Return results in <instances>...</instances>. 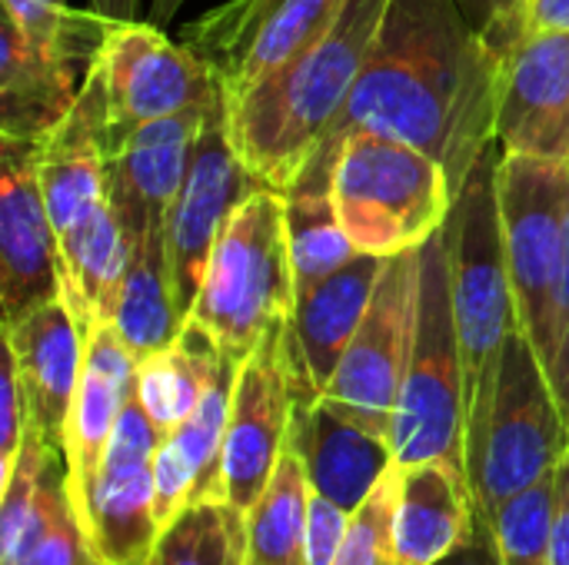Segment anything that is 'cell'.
I'll list each match as a JSON object with an SVG mask.
<instances>
[{"instance_id": "obj_1", "label": "cell", "mask_w": 569, "mask_h": 565, "mask_svg": "<svg viewBox=\"0 0 569 565\" xmlns=\"http://www.w3.org/2000/svg\"><path fill=\"white\" fill-rule=\"evenodd\" d=\"M503 80L507 60L470 27L457 0H390L347 103L287 193H330L340 150L360 130L437 157L460 193L497 143Z\"/></svg>"}, {"instance_id": "obj_2", "label": "cell", "mask_w": 569, "mask_h": 565, "mask_svg": "<svg viewBox=\"0 0 569 565\" xmlns=\"http://www.w3.org/2000/svg\"><path fill=\"white\" fill-rule=\"evenodd\" d=\"M390 0H347L337 23L293 63L227 103L230 140L243 167L287 193L320 133L347 103Z\"/></svg>"}, {"instance_id": "obj_3", "label": "cell", "mask_w": 569, "mask_h": 565, "mask_svg": "<svg viewBox=\"0 0 569 565\" xmlns=\"http://www.w3.org/2000/svg\"><path fill=\"white\" fill-rule=\"evenodd\" d=\"M297 310V276L287 240V196L253 190L220 230L200 293L183 326L200 330L223 356L243 363L267 333Z\"/></svg>"}, {"instance_id": "obj_4", "label": "cell", "mask_w": 569, "mask_h": 565, "mask_svg": "<svg viewBox=\"0 0 569 565\" xmlns=\"http://www.w3.org/2000/svg\"><path fill=\"white\" fill-rule=\"evenodd\" d=\"M497 143L473 167L467 183L460 186L447 233L450 256V293L457 336L463 353V393H467V426L483 413L503 346L517 320V300L507 266L503 223H500V196H497Z\"/></svg>"}, {"instance_id": "obj_5", "label": "cell", "mask_w": 569, "mask_h": 565, "mask_svg": "<svg viewBox=\"0 0 569 565\" xmlns=\"http://www.w3.org/2000/svg\"><path fill=\"white\" fill-rule=\"evenodd\" d=\"M390 450L397 466L450 463L467 473L463 353L453 316L443 230L420 246L413 340L390 420Z\"/></svg>"}, {"instance_id": "obj_6", "label": "cell", "mask_w": 569, "mask_h": 565, "mask_svg": "<svg viewBox=\"0 0 569 565\" xmlns=\"http://www.w3.org/2000/svg\"><path fill=\"white\" fill-rule=\"evenodd\" d=\"M330 193L357 253L380 260L433 240L457 200V186L437 157L370 130L343 143Z\"/></svg>"}, {"instance_id": "obj_7", "label": "cell", "mask_w": 569, "mask_h": 565, "mask_svg": "<svg viewBox=\"0 0 569 565\" xmlns=\"http://www.w3.org/2000/svg\"><path fill=\"white\" fill-rule=\"evenodd\" d=\"M569 450V426L547 366L523 330H513L490 400L467 426V483L477 516H490L520 490L550 476Z\"/></svg>"}, {"instance_id": "obj_8", "label": "cell", "mask_w": 569, "mask_h": 565, "mask_svg": "<svg viewBox=\"0 0 569 565\" xmlns=\"http://www.w3.org/2000/svg\"><path fill=\"white\" fill-rule=\"evenodd\" d=\"M497 196L517 320L550 370L569 230V163L500 153Z\"/></svg>"}, {"instance_id": "obj_9", "label": "cell", "mask_w": 569, "mask_h": 565, "mask_svg": "<svg viewBox=\"0 0 569 565\" xmlns=\"http://www.w3.org/2000/svg\"><path fill=\"white\" fill-rule=\"evenodd\" d=\"M420 250L390 256L373 286L370 306L343 350L320 403L390 443V420L407 373L417 316Z\"/></svg>"}, {"instance_id": "obj_10", "label": "cell", "mask_w": 569, "mask_h": 565, "mask_svg": "<svg viewBox=\"0 0 569 565\" xmlns=\"http://www.w3.org/2000/svg\"><path fill=\"white\" fill-rule=\"evenodd\" d=\"M107 93V147L140 123L203 110L223 97L217 70L187 43H173L157 23H113L93 60Z\"/></svg>"}, {"instance_id": "obj_11", "label": "cell", "mask_w": 569, "mask_h": 565, "mask_svg": "<svg viewBox=\"0 0 569 565\" xmlns=\"http://www.w3.org/2000/svg\"><path fill=\"white\" fill-rule=\"evenodd\" d=\"M260 186L263 183L237 157V147L230 140L227 97H220L203 117L187 176L167 216L170 283H173V303L183 323L200 293L220 230L227 226L230 213Z\"/></svg>"}, {"instance_id": "obj_12", "label": "cell", "mask_w": 569, "mask_h": 565, "mask_svg": "<svg viewBox=\"0 0 569 565\" xmlns=\"http://www.w3.org/2000/svg\"><path fill=\"white\" fill-rule=\"evenodd\" d=\"M293 403V346L287 323L267 333L237 370L220 466L223 503L247 513L260 500L287 450Z\"/></svg>"}, {"instance_id": "obj_13", "label": "cell", "mask_w": 569, "mask_h": 565, "mask_svg": "<svg viewBox=\"0 0 569 565\" xmlns=\"http://www.w3.org/2000/svg\"><path fill=\"white\" fill-rule=\"evenodd\" d=\"M160 433L137 393L120 413L103 463L77 506L87 543L100 565H150L160 526L153 513V456Z\"/></svg>"}, {"instance_id": "obj_14", "label": "cell", "mask_w": 569, "mask_h": 565, "mask_svg": "<svg viewBox=\"0 0 569 565\" xmlns=\"http://www.w3.org/2000/svg\"><path fill=\"white\" fill-rule=\"evenodd\" d=\"M67 270L40 190V140L0 137V310L3 326L63 300Z\"/></svg>"}, {"instance_id": "obj_15", "label": "cell", "mask_w": 569, "mask_h": 565, "mask_svg": "<svg viewBox=\"0 0 569 565\" xmlns=\"http://www.w3.org/2000/svg\"><path fill=\"white\" fill-rule=\"evenodd\" d=\"M210 107L140 123L107 147V196L130 246L153 223L167 226Z\"/></svg>"}, {"instance_id": "obj_16", "label": "cell", "mask_w": 569, "mask_h": 565, "mask_svg": "<svg viewBox=\"0 0 569 565\" xmlns=\"http://www.w3.org/2000/svg\"><path fill=\"white\" fill-rule=\"evenodd\" d=\"M500 153L569 163V33H527L507 63Z\"/></svg>"}, {"instance_id": "obj_17", "label": "cell", "mask_w": 569, "mask_h": 565, "mask_svg": "<svg viewBox=\"0 0 569 565\" xmlns=\"http://www.w3.org/2000/svg\"><path fill=\"white\" fill-rule=\"evenodd\" d=\"M3 346L13 356L27 423L63 453L67 420L83 366V330L63 300H50L17 323L3 326Z\"/></svg>"}, {"instance_id": "obj_18", "label": "cell", "mask_w": 569, "mask_h": 565, "mask_svg": "<svg viewBox=\"0 0 569 565\" xmlns=\"http://www.w3.org/2000/svg\"><path fill=\"white\" fill-rule=\"evenodd\" d=\"M137 393V360L113 323H100L83 340V366L67 420V486L73 509L87 496L123 406Z\"/></svg>"}, {"instance_id": "obj_19", "label": "cell", "mask_w": 569, "mask_h": 565, "mask_svg": "<svg viewBox=\"0 0 569 565\" xmlns=\"http://www.w3.org/2000/svg\"><path fill=\"white\" fill-rule=\"evenodd\" d=\"M287 446L300 456L310 490L347 513H357L393 466V450L383 436L343 420L320 396L293 403Z\"/></svg>"}, {"instance_id": "obj_20", "label": "cell", "mask_w": 569, "mask_h": 565, "mask_svg": "<svg viewBox=\"0 0 569 565\" xmlns=\"http://www.w3.org/2000/svg\"><path fill=\"white\" fill-rule=\"evenodd\" d=\"M477 503L467 473L450 463L397 466L393 549L403 565H433L470 539Z\"/></svg>"}, {"instance_id": "obj_21", "label": "cell", "mask_w": 569, "mask_h": 565, "mask_svg": "<svg viewBox=\"0 0 569 565\" xmlns=\"http://www.w3.org/2000/svg\"><path fill=\"white\" fill-rule=\"evenodd\" d=\"M87 70L0 20V137L43 140L77 103Z\"/></svg>"}, {"instance_id": "obj_22", "label": "cell", "mask_w": 569, "mask_h": 565, "mask_svg": "<svg viewBox=\"0 0 569 565\" xmlns=\"http://www.w3.org/2000/svg\"><path fill=\"white\" fill-rule=\"evenodd\" d=\"M383 263L387 260L380 256L360 253L357 260H350L347 266H340L333 276H327L323 283H317L310 293L297 300L290 320L297 340V370H300V383L317 396L323 393L343 350L350 346L370 306Z\"/></svg>"}, {"instance_id": "obj_23", "label": "cell", "mask_w": 569, "mask_h": 565, "mask_svg": "<svg viewBox=\"0 0 569 565\" xmlns=\"http://www.w3.org/2000/svg\"><path fill=\"white\" fill-rule=\"evenodd\" d=\"M113 326L137 363L167 350L183 333V316L177 313L173 303L163 223H153L143 233V240L130 246L127 280H123Z\"/></svg>"}, {"instance_id": "obj_24", "label": "cell", "mask_w": 569, "mask_h": 565, "mask_svg": "<svg viewBox=\"0 0 569 565\" xmlns=\"http://www.w3.org/2000/svg\"><path fill=\"white\" fill-rule=\"evenodd\" d=\"M223 353L193 326H183L180 340L137 363V400L160 440L173 433L203 400Z\"/></svg>"}, {"instance_id": "obj_25", "label": "cell", "mask_w": 569, "mask_h": 565, "mask_svg": "<svg viewBox=\"0 0 569 565\" xmlns=\"http://www.w3.org/2000/svg\"><path fill=\"white\" fill-rule=\"evenodd\" d=\"M343 7L347 0H280L260 23L240 60L220 77L227 103L247 97L253 87L307 53L337 23Z\"/></svg>"}, {"instance_id": "obj_26", "label": "cell", "mask_w": 569, "mask_h": 565, "mask_svg": "<svg viewBox=\"0 0 569 565\" xmlns=\"http://www.w3.org/2000/svg\"><path fill=\"white\" fill-rule=\"evenodd\" d=\"M307 509L310 483L300 456L287 446L273 480L247 509V565H307Z\"/></svg>"}, {"instance_id": "obj_27", "label": "cell", "mask_w": 569, "mask_h": 565, "mask_svg": "<svg viewBox=\"0 0 569 565\" xmlns=\"http://www.w3.org/2000/svg\"><path fill=\"white\" fill-rule=\"evenodd\" d=\"M0 565H100L70 500L63 453H50L20 546Z\"/></svg>"}, {"instance_id": "obj_28", "label": "cell", "mask_w": 569, "mask_h": 565, "mask_svg": "<svg viewBox=\"0 0 569 565\" xmlns=\"http://www.w3.org/2000/svg\"><path fill=\"white\" fill-rule=\"evenodd\" d=\"M247 513L223 503H190L157 539L153 565H247Z\"/></svg>"}, {"instance_id": "obj_29", "label": "cell", "mask_w": 569, "mask_h": 565, "mask_svg": "<svg viewBox=\"0 0 569 565\" xmlns=\"http://www.w3.org/2000/svg\"><path fill=\"white\" fill-rule=\"evenodd\" d=\"M287 240L297 300L360 256L340 226L333 193H287Z\"/></svg>"}, {"instance_id": "obj_30", "label": "cell", "mask_w": 569, "mask_h": 565, "mask_svg": "<svg viewBox=\"0 0 569 565\" xmlns=\"http://www.w3.org/2000/svg\"><path fill=\"white\" fill-rule=\"evenodd\" d=\"M0 7L30 40L57 50L83 70L93 67L113 27V20L100 17L93 7L73 10L67 0H0Z\"/></svg>"}, {"instance_id": "obj_31", "label": "cell", "mask_w": 569, "mask_h": 565, "mask_svg": "<svg viewBox=\"0 0 569 565\" xmlns=\"http://www.w3.org/2000/svg\"><path fill=\"white\" fill-rule=\"evenodd\" d=\"M503 565H550L553 556V473L510 496L490 516Z\"/></svg>"}, {"instance_id": "obj_32", "label": "cell", "mask_w": 569, "mask_h": 565, "mask_svg": "<svg viewBox=\"0 0 569 565\" xmlns=\"http://www.w3.org/2000/svg\"><path fill=\"white\" fill-rule=\"evenodd\" d=\"M277 3L280 0H227L210 7L183 30V43L193 47L217 70V77H223Z\"/></svg>"}, {"instance_id": "obj_33", "label": "cell", "mask_w": 569, "mask_h": 565, "mask_svg": "<svg viewBox=\"0 0 569 565\" xmlns=\"http://www.w3.org/2000/svg\"><path fill=\"white\" fill-rule=\"evenodd\" d=\"M393 493H397V463L373 486L363 506L350 516L347 539L333 565H403L393 549Z\"/></svg>"}, {"instance_id": "obj_34", "label": "cell", "mask_w": 569, "mask_h": 565, "mask_svg": "<svg viewBox=\"0 0 569 565\" xmlns=\"http://www.w3.org/2000/svg\"><path fill=\"white\" fill-rule=\"evenodd\" d=\"M470 27L510 63L513 50L527 40L530 20L523 0H457Z\"/></svg>"}, {"instance_id": "obj_35", "label": "cell", "mask_w": 569, "mask_h": 565, "mask_svg": "<svg viewBox=\"0 0 569 565\" xmlns=\"http://www.w3.org/2000/svg\"><path fill=\"white\" fill-rule=\"evenodd\" d=\"M27 406L17 380V366L10 350L3 346V373H0V483L13 473L23 436H27Z\"/></svg>"}, {"instance_id": "obj_36", "label": "cell", "mask_w": 569, "mask_h": 565, "mask_svg": "<svg viewBox=\"0 0 569 565\" xmlns=\"http://www.w3.org/2000/svg\"><path fill=\"white\" fill-rule=\"evenodd\" d=\"M347 509H340L337 503L317 496L310 490V509H307V565H333L340 556V546L347 539V526H350Z\"/></svg>"}, {"instance_id": "obj_37", "label": "cell", "mask_w": 569, "mask_h": 565, "mask_svg": "<svg viewBox=\"0 0 569 565\" xmlns=\"http://www.w3.org/2000/svg\"><path fill=\"white\" fill-rule=\"evenodd\" d=\"M550 565H569V450L553 470V556Z\"/></svg>"}, {"instance_id": "obj_38", "label": "cell", "mask_w": 569, "mask_h": 565, "mask_svg": "<svg viewBox=\"0 0 569 565\" xmlns=\"http://www.w3.org/2000/svg\"><path fill=\"white\" fill-rule=\"evenodd\" d=\"M433 565H503L497 536H493V526L483 516H477V526H473L470 539Z\"/></svg>"}, {"instance_id": "obj_39", "label": "cell", "mask_w": 569, "mask_h": 565, "mask_svg": "<svg viewBox=\"0 0 569 565\" xmlns=\"http://www.w3.org/2000/svg\"><path fill=\"white\" fill-rule=\"evenodd\" d=\"M527 17L530 33H569V0H533Z\"/></svg>"}, {"instance_id": "obj_40", "label": "cell", "mask_w": 569, "mask_h": 565, "mask_svg": "<svg viewBox=\"0 0 569 565\" xmlns=\"http://www.w3.org/2000/svg\"><path fill=\"white\" fill-rule=\"evenodd\" d=\"M547 376H550V386H553V393H557L560 413H563V420H567L569 426V333L567 340L560 343V350H557V356H553Z\"/></svg>"}, {"instance_id": "obj_41", "label": "cell", "mask_w": 569, "mask_h": 565, "mask_svg": "<svg viewBox=\"0 0 569 565\" xmlns=\"http://www.w3.org/2000/svg\"><path fill=\"white\" fill-rule=\"evenodd\" d=\"M93 10L113 23H127V20H137V0H90Z\"/></svg>"}, {"instance_id": "obj_42", "label": "cell", "mask_w": 569, "mask_h": 565, "mask_svg": "<svg viewBox=\"0 0 569 565\" xmlns=\"http://www.w3.org/2000/svg\"><path fill=\"white\" fill-rule=\"evenodd\" d=\"M183 3H187V0H153V7H150V23L167 27V23L177 17V10H180Z\"/></svg>"}, {"instance_id": "obj_43", "label": "cell", "mask_w": 569, "mask_h": 565, "mask_svg": "<svg viewBox=\"0 0 569 565\" xmlns=\"http://www.w3.org/2000/svg\"><path fill=\"white\" fill-rule=\"evenodd\" d=\"M523 3H527V7H530V3H533V0H523ZM527 20H530V17H527Z\"/></svg>"}, {"instance_id": "obj_44", "label": "cell", "mask_w": 569, "mask_h": 565, "mask_svg": "<svg viewBox=\"0 0 569 565\" xmlns=\"http://www.w3.org/2000/svg\"><path fill=\"white\" fill-rule=\"evenodd\" d=\"M150 565H153V563H150Z\"/></svg>"}]
</instances>
